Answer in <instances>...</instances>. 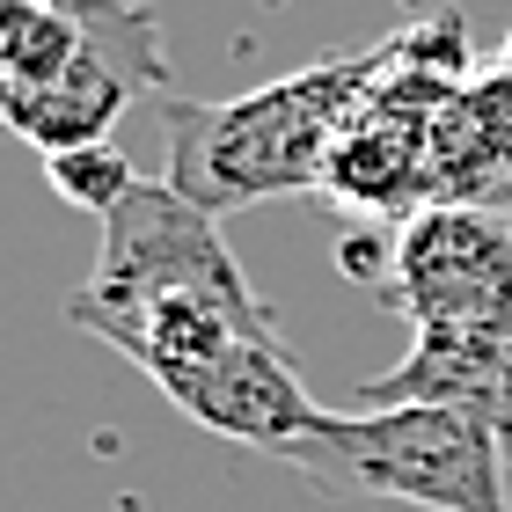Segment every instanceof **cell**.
<instances>
[{
	"instance_id": "1",
	"label": "cell",
	"mask_w": 512,
	"mask_h": 512,
	"mask_svg": "<svg viewBox=\"0 0 512 512\" xmlns=\"http://www.w3.org/2000/svg\"><path fill=\"white\" fill-rule=\"evenodd\" d=\"M388 74V37L374 52H344L322 66L256 88L235 103H191L169 96L161 103V132H169V183L198 213H242L264 198L322 191L337 132L359 118V103Z\"/></svg>"
},
{
	"instance_id": "2",
	"label": "cell",
	"mask_w": 512,
	"mask_h": 512,
	"mask_svg": "<svg viewBox=\"0 0 512 512\" xmlns=\"http://www.w3.org/2000/svg\"><path fill=\"white\" fill-rule=\"evenodd\" d=\"M330 498H410L432 512H512L505 498V439L447 403H388V410H330L315 439L286 454Z\"/></svg>"
},
{
	"instance_id": "3",
	"label": "cell",
	"mask_w": 512,
	"mask_h": 512,
	"mask_svg": "<svg viewBox=\"0 0 512 512\" xmlns=\"http://www.w3.org/2000/svg\"><path fill=\"white\" fill-rule=\"evenodd\" d=\"M161 300H213V308L242 315L249 330H278L271 300L242 278L220 220L198 213L169 176H139L132 198L103 220L96 271L66 293V322L88 337H110L118 322L161 308Z\"/></svg>"
},
{
	"instance_id": "4",
	"label": "cell",
	"mask_w": 512,
	"mask_h": 512,
	"mask_svg": "<svg viewBox=\"0 0 512 512\" xmlns=\"http://www.w3.org/2000/svg\"><path fill=\"white\" fill-rule=\"evenodd\" d=\"M81 15V52L59 81L0 96V125L30 139L37 154H66L88 139H110L139 96L169 81V52H161V8L147 0H74Z\"/></svg>"
},
{
	"instance_id": "5",
	"label": "cell",
	"mask_w": 512,
	"mask_h": 512,
	"mask_svg": "<svg viewBox=\"0 0 512 512\" xmlns=\"http://www.w3.org/2000/svg\"><path fill=\"white\" fill-rule=\"evenodd\" d=\"M374 300L410 330H512V220L476 205L395 220Z\"/></svg>"
},
{
	"instance_id": "6",
	"label": "cell",
	"mask_w": 512,
	"mask_h": 512,
	"mask_svg": "<svg viewBox=\"0 0 512 512\" xmlns=\"http://www.w3.org/2000/svg\"><path fill=\"white\" fill-rule=\"evenodd\" d=\"M169 403L191 417L198 432H220V439H235V447L271 454V461H286L300 439H315L322 417H330L308 395V381H300V359H293L286 337H235L198 381H183Z\"/></svg>"
},
{
	"instance_id": "7",
	"label": "cell",
	"mask_w": 512,
	"mask_h": 512,
	"mask_svg": "<svg viewBox=\"0 0 512 512\" xmlns=\"http://www.w3.org/2000/svg\"><path fill=\"white\" fill-rule=\"evenodd\" d=\"M388 403L469 410L505 439L512 461V330H417L410 359L366 381L352 410H388Z\"/></svg>"
},
{
	"instance_id": "8",
	"label": "cell",
	"mask_w": 512,
	"mask_h": 512,
	"mask_svg": "<svg viewBox=\"0 0 512 512\" xmlns=\"http://www.w3.org/2000/svg\"><path fill=\"white\" fill-rule=\"evenodd\" d=\"M425 191L432 205L512 213V74H469L439 103L425 139Z\"/></svg>"
},
{
	"instance_id": "9",
	"label": "cell",
	"mask_w": 512,
	"mask_h": 512,
	"mask_svg": "<svg viewBox=\"0 0 512 512\" xmlns=\"http://www.w3.org/2000/svg\"><path fill=\"white\" fill-rule=\"evenodd\" d=\"M81 52L74 0H0V96L59 81Z\"/></svg>"
},
{
	"instance_id": "10",
	"label": "cell",
	"mask_w": 512,
	"mask_h": 512,
	"mask_svg": "<svg viewBox=\"0 0 512 512\" xmlns=\"http://www.w3.org/2000/svg\"><path fill=\"white\" fill-rule=\"evenodd\" d=\"M44 176H52V191H59L66 205H81V213H96V220H110V213L132 198V183H139L132 154L118 147V139H88V147L44 154Z\"/></svg>"
},
{
	"instance_id": "11",
	"label": "cell",
	"mask_w": 512,
	"mask_h": 512,
	"mask_svg": "<svg viewBox=\"0 0 512 512\" xmlns=\"http://www.w3.org/2000/svg\"><path fill=\"white\" fill-rule=\"evenodd\" d=\"M498 66H505V74H512V30H505V52H498Z\"/></svg>"
}]
</instances>
